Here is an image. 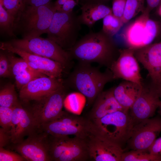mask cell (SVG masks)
Returning <instances> with one entry per match:
<instances>
[{"label": "cell", "instance_id": "obj_25", "mask_svg": "<svg viewBox=\"0 0 161 161\" xmlns=\"http://www.w3.org/2000/svg\"><path fill=\"white\" fill-rule=\"evenodd\" d=\"M15 18L0 3V30L1 34L15 36L14 32Z\"/></svg>", "mask_w": 161, "mask_h": 161}, {"label": "cell", "instance_id": "obj_2", "mask_svg": "<svg viewBox=\"0 0 161 161\" xmlns=\"http://www.w3.org/2000/svg\"><path fill=\"white\" fill-rule=\"evenodd\" d=\"M114 79L111 70L103 72L91 64L78 62L65 81L66 85L83 95L88 106L93 104L105 85Z\"/></svg>", "mask_w": 161, "mask_h": 161}, {"label": "cell", "instance_id": "obj_24", "mask_svg": "<svg viewBox=\"0 0 161 161\" xmlns=\"http://www.w3.org/2000/svg\"><path fill=\"white\" fill-rule=\"evenodd\" d=\"M121 161H161V155L148 151L131 150L123 152Z\"/></svg>", "mask_w": 161, "mask_h": 161}, {"label": "cell", "instance_id": "obj_26", "mask_svg": "<svg viewBox=\"0 0 161 161\" xmlns=\"http://www.w3.org/2000/svg\"><path fill=\"white\" fill-rule=\"evenodd\" d=\"M85 97L79 92H73L68 94L64 102V106L70 112L80 113L84 105Z\"/></svg>", "mask_w": 161, "mask_h": 161}, {"label": "cell", "instance_id": "obj_16", "mask_svg": "<svg viewBox=\"0 0 161 161\" xmlns=\"http://www.w3.org/2000/svg\"><path fill=\"white\" fill-rule=\"evenodd\" d=\"M86 140L89 160L94 161H121L124 152L119 145L93 133Z\"/></svg>", "mask_w": 161, "mask_h": 161}, {"label": "cell", "instance_id": "obj_17", "mask_svg": "<svg viewBox=\"0 0 161 161\" xmlns=\"http://www.w3.org/2000/svg\"><path fill=\"white\" fill-rule=\"evenodd\" d=\"M64 85L61 79L46 75L36 78L29 82L20 90L19 97L27 102L37 100L56 90Z\"/></svg>", "mask_w": 161, "mask_h": 161}, {"label": "cell", "instance_id": "obj_43", "mask_svg": "<svg viewBox=\"0 0 161 161\" xmlns=\"http://www.w3.org/2000/svg\"><path fill=\"white\" fill-rule=\"evenodd\" d=\"M159 89L160 91V94H161V82H160V84L159 86Z\"/></svg>", "mask_w": 161, "mask_h": 161}, {"label": "cell", "instance_id": "obj_8", "mask_svg": "<svg viewBox=\"0 0 161 161\" xmlns=\"http://www.w3.org/2000/svg\"><path fill=\"white\" fill-rule=\"evenodd\" d=\"M39 128L53 136L73 135L84 139L92 131V122L88 118L64 111L55 119Z\"/></svg>", "mask_w": 161, "mask_h": 161}, {"label": "cell", "instance_id": "obj_10", "mask_svg": "<svg viewBox=\"0 0 161 161\" xmlns=\"http://www.w3.org/2000/svg\"><path fill=\"white\" fill-rule=\"evenodd\" d=\"M7 148L15 150L29 161H51L49 154V134L38 128L27 138Z\"/></svg>", "mask_w": 161, "mask_h": 161}, {"label": "cell", "instance_id": "obj_34", "mask_svg": "<svg viewBox=\"0 0 161 161\" xmlns=\"http://www.w3.org/2000/svg\"><path fill=\"white\" fill-rule=\"evenodd\" d=\"M11 143L10 131L0 128V147H6Z\"/></svg>", "mask_w": 161, "mask_h": 161}, {"label": "cell", "instance_id": "obj_27", "mask_svg": "<svg viewBox=\"0 0 161 161\" xmlns=\"http://www.w3.org/2000/svg\"><path fill=\"white\" fill-rule=\"evenodd\" d=\"M145 0H127L125 10L122 20L123 23H127L131 19L145 9Z\"/></svg>", "mask_w": 161, "mask_h": 161}, {"label": "cell", "instance_id": "obj_28", "mask_svg": "<svg viewBox=\"0 0 161 161\" xmlns=\"http://www.w3.org/2000/svg\"><path fill=\"white\" fill-rule=\"evenodd\" d=\"M124 24L121 19L112 13L103 19L102 30L107 35L113 37L119 32Z\"/></svg>", "mask_w": 161, "mask_h": 161}, {"label": "cell", "instance_id": "obj_23", "mask_svg": "<svg viewBox=\"0 0 161 161\" xmlns=\"http://www.w3.org/2000/svg\"><path fill=\"white\" fill-rule=\"evenodd\" d=\"M19 102L13 84L9 83L0 91V106L13 108Z\"/></svg>", "mask_w": 161, "mask_h": 161}, {"label": "cell", "instance_id": "obj_1", "mask_svg": "<svg viewBox=\"0 0 161 161\" xmlns=\"http://www.w3.org/2000/svg\"><path fill=\"white\" fill-rule=\"evenodd\" d=\"M120 50L113 37L101 30L84 35L68 51L72 60L90 64L96 63L110 69L118 57Z\"/></svg>", "mask_w": 161, "mask_h": 161}, {"label": "cell", "instance_id": "obj_45", "mask_svg": "<svg viewBox=\"0 0 161 161\" xmlns=\"http://www.w3.org/2000/svg\"><path fill=\"white\" fill-rule=\"evenodd\" d=\"M2 0H0V2H2Z\"/></svg>", "mask_w": 161, "mask_h": 161}, {"label": "cell", "instance_id": "obj_35", "mask_svg": "<svg viewBox=\"0 0 161 161\" xmlns=\"http://www.w3.org/2000/svg\"><path fill=\"white\" fill-rule=\"evenodd\" d=\"M80 0H67L57 11L69 13L73 11L74 8L79 3Z\"/></svg>", "mask_w": 161, "mask_h": 161}, {"label": "cell", "instance_id": "obj_4", "mask_svg": "<svg viewBox=\"0 0 161 161\" xmlns=\"http://www.w3.org/2000/svg\"><path fill=\"white\" fill-rule=\"evenodd\" d=\"M91 122L93 133L122 148L129 138L134 125L127 110L117 111Z\"/></svg>", "mask_w": 161, "mask_h": 161}, {"label": "cell", "instance_id": "obj_40", "mask_svg": "<svg viewBox=\"0 0 161 161\" xmlns=\"http://www.w3.org/2000/svg\"><path fill=\"white\" fill-rule=\"evenodd\" d=\"M67 0H57L54 4L57 11L58 10L62 5Z\"/></svg>", "mask_w": 161, "mask_h": 161}, {"label": "cell", "instance_id": "obj_39", "mask_svg": "<svg viewBox=\"0 0 161 161\" xmlns=\"http://www.w3.org/2000/svg\"><path fill=\"white\" fill-rule=\"evenodd\" d=\"M110 0H80L79 2H89L106 4Z\"/></svg>", "mask_w": 161, "mask_h": 161}, {"label": "cell", "instance_id": "obj_3", "mask_svg": "<svg viewBox=\"0 0 161 161\" xmlns=\"http://www.w3.org/2000/svg\"><path fill=\"white\" fill-rule=\"evenodd\" d=\"M56 11L51 2L38 7L26 6L15 21L14 33L19 32L24 38L46 33Z\"/></svg>", "mask_w": 161, "mask_h": 161}, {"label": "cell", "instance_id": "obj_33", "mask_svg": "<svg viewBox=\"0 0 161 161\" xmlns=\"http://www.w3.org/2000/svg\"><path fill=\"white\" fill-rule=\"evenodd\" d=\"M127 0H112V8L113 14L122 19L124 12Z\"/></svg>", "mask_w": 161, "mask_h": 161}, {"label": "cell", "instance_id": "obj_14", "mask_svg": "<svg viewBox=\"0 0 161 161\" xmlns=\"http://www.w3.org/2000/svg\"><path fill=\"white\" fill-rule=\"evenodd\" d=\"M134 49L131 48L120 49L118 57L109 69L114 80L121 79L143 84L138 61L134 55Z\"/></svg>", "mask_w": 161, "mask_h": 161}, {"label": "cell", "instance_id": "obj_18", "mask_svg": "<svg viewBox=\"0 0 161 161\" xmlns=\"http://www.w3.org/2000/svg\"><path fill=\"white\" fill-rule=\"evenodd\" d=\"M38 128L27 108L22 106L20 102L13 107L10 131L11 144L21 142L25 136H28Z\"/></svg>", "mask_w": 161, "mask_h": 161}, {"label": "cell", "instance_id": "obj_32", "mask_svg": "<svg viewBox=\"0 0 161 161\" xmlns=\"http://www.w3.org/2000/svg\"><path fill=\"white\" fill-rule=\"evenodd\" d=\"M26 159L19 154L3 147H0V161H24Z\"/></svg>", "mask_w": 161, "mask_h": 161}, {"label": "cell", "instance_id": "obj_37", "mask_svg": "<svg viewBox=\"0 0 161 161\" xmlns=\"http://www.w3.org/2000/svg\"><path fill=\"white\" fill-rule=\"evenodd\" d=\"M52 0H25L26 6L38 7L51 2Z\"/></svg>", "mask_w": 161, "mask_h": 161}, {"label": "cell", "instance_id": "obj_13", "mask_svg": "<svg viewBox=\"0 0 161 161\" xmlns=\"http://www.w3.org/2000/svg\"><path fill=\"white\" fill-rule=\"evenodd\" d=\"M0 45L1 50L19 55L35 70L47 76L61 79L65 69L60 63L14 47L7 41L1 42Z\"/></svg>", "mask_w": 161, "mask_h": 161}, {"label": "cell", "instance_id": "obj_31", "mask_svg": "<svg viewBox=\"0 0 161 161\" xmlns=\"http://www.w3.org/2000/svg\"><path fill=\"white\" fill-rule=\"evenodd\" d=\"M13 76L10 62L6 54L1 51L0 53V76L7 78Z\"/></svg>", "mask_w": 161, "mask_h": 161}, {"label": "cell", "instance_id": "obj_41", "mask_svg": "<svg viewBox=\"0 0 161 161\" xmlns=\"http://www.w3.org/2000/svg\"><path fill=\"white\" fill-rule=\"evenodd\" d=\"M157 13L161 17V4L158 7Z\"/></svg>", "mask_w": 161, "mask_h": 161}, {"label": "cell", "instance_id": "obj_36", "mask_svg": "<svg viewBox=\"0 0 161 161\" xmlns=\"http://www.w3.org/2000/svg\"><path fill=\"white\" fill-rule=\"evenodd\" d=\"M148 151L153 154L161 155V137L155 140L149 148Z\"/></svg>", "mask_w": 161, "mask_h": 161}, {"label": "cell", "instance_id": "obj_38", "mask_svg": "<svg viewBox=\"0 0 161 161\" xmlns=\"http://www.w3.org/2000/svg\"><path fill=\"white\" fill-rule=\"evenodd\" d=\"M146 1L147 5L145 8L150 12L161 4V0H146Z\"/></svg>", "mask_w": 161, "mask_h": 161}, {"label": "cell", "instance_id": "obj_9", "mask_svg": "<svg viewBox=\"0 0 161 161\" xmlns=\"http://www.w3.org/2000/svg\"><path fill=\"white\" fill-rule=\"evenodd\" d=\"M64 85L34 103L27 109L32 116L37 128L58 117L63 111L65 99L67 95Z\"/></svg>", "mask_w": 161, "mask_h": 161}, {"label": "cell", "instance_id": "obj_5", "mask_svg": "<svg viewBox=\"0 0 161 161\" xmlns=\"http://www.w3.org/2000/svg\"><path fill=\"white\" fill-rule=\"evenodd\" d=\"M150 12L145 8L141 15L125 28L122 37L128 48L134 49L150 44L160 33V21L150 18Z\"/></svg>", "mask_w": 161, "mask_h": 161}, {"label": "cell", "instance_id": "obj_15", "mask_svg": "<svg viewBox=\"0 0 161 161\" xmlns=\"http://www.w3.org/2000/svg\"><path fill=\"white\" fill-rule=\"evenodd\" d=\"M134 54L148 72L151 82L159 89L161 81V42L134 49Z\"/></svg>", "mask_w": 161, "mask_h": 161}, {"label": "cell", "instance_id": "obj_21", "mask_svg": "<svg viewBox=\"0 0 161 161\" xmlns=\"http://www.w3.org/2000/svg\"><path fill=\"white\" fill-rule=\"evenodd\" d=\"M143 84L124 80L113 88V95L123 108L129 110L140 95Z\"/></svg>", "mask_w": 161, "mask_h": 161}, {"label": "cell", "instance_id": "obj_19", "mask_svg": "<svg viewBox=\"0 0 161 161\" xmlns=\"http://www.w3.org/2000/svg\"><path fill=\"white\" fill-rule=\"evenodd\" d=\"M4 51L10 62L16 86L19 90L31 80L46 75L32 68L22 58L15 56L14 53L11 52Z\"/></svg>", "mask_w": 161, "mask_h": 161}, {"label": "cell", "instance_id": "obj_20", "mask_svg": "<svg viewBox=\"0 0 161 161\" xmlns=\"http://www.w3.org/2000/svg\"><path fill=\"white\" fill-rule=\"evenodd\" d=\"M119 110L129 111L118 103L113 95V88H112L103 91L98 95L93 103L88 118L93 121Z\"/></svg>", "mask_w": 161, "mask_h": 161}, {"label": "cell", "instance_id": "obj_42", "mask_svg": "<svg viewBox=\"0 0 161 161\" xmlns=\"http://www.w3.org/2000/svg\"><path fill=\"white\" fill-rule=\"evenodd\" d=\"M159 112L160 114L161 115V98L160 103V104L159 106Z\"/></svg>", "mask_w": 161, "mask_h": 161}, {"label": "cell", "instance_id": "obj_12", "mask_svg": "<svg viewBox=\"0 0 161 161\" xmlns=\"http://www.w3.org/2000/svg\"><path fill=\"white\" fill-rule=\"evenodd\" d=\"M161 97L159 89L151 82L147 85L143 83L140 95L129 110L134 125L154 116L159 108Z\"/></svg>", "mask_w": 161, "mask_h": 161}, {"label": "cell", "instance_id": "obj_7", "mask_svg": "<svg viewBox=\"0 0 161 161\" xmlns=\"http://www.w3.org/2000/svg\"><path fill=\"white\" fill-rule=\"evenodd\" d=\"M13 46L26 52L47 58L61 64L65 69L72 65L69 52L52 40L40 37L14 39L7 41Z\"/></svg>", "mask_w": 161, "mask_h": 161}, {"label": "cell", "instance_id": "obj_30", "mask_svg": "<svg viewBox=\"0 0 161 161\" xmlns=\"http://www.w3.org/2000/svg\"><path fill=\"white\" fill-rule=\"evenodd\" d=\"M13 108L0 106V125L1 127L10 131L12 128Z\"/></svg>", "mask_w": 161, "mask_h": 161}, {"label": "cell", "instance_id": "obj_6", "mask_svg": "<svg viewBox=\"0 0 161 161\" xmlns=\"http://www.w3.org/2000/svg\"><path fill=\"white\" fill-rule=\"evenodd\" d=\"M82 24L79 16L73 11H56L46 33L47 38L68 51L78 41Z\"/></svg>", "mask_w": 161, "mask_h": 161}, {"label": "cell", "instance_id": "obj_11", "mask_svg": "<svg viewBox=\"0 0 161 161\" xmlns=\"http://www.w3.org/2000/svg\"><path fill=\"white\" fill-rule=\"evenodd\" d=\"M161 132V117L144 120L134 126L128 146L131 150L148 151Z\"/></svg>", "mask_w": 161, "mask_h": 161}, {"label": "cell", "instance_id": "obj_22", "mask_svg": "<svg viewBox=\"0 0 161 161\" xmlns=\"http://www.w3.org/2000/svg\"><path fill=\"white\" fill-rule=\"evenodd\" d=\"M81 13L79 16L82 24L92 28L98 21L112 13V8L106 4L89 2H80Z\"/></svg>", "mask_w": 161, "mask_h": 161}, {"label": "cell", "instance_id": "obj_44", "mask_svg": "<svg viewBox=\"0 0 161 161\" xmlns=\"http://www.w3.org/2000/svg\"><path fill=\"white\" fill-rule=\"evenodd\" d=\"M161 23V21H160ZM159 39H161V30L160 32V33L158 37Z\"/></svg>", "mask_w": 161, "mask_h": 161}, {"label": "cell", "instance_id": "obj_29", "mask_svg": "<svg viewBox=\"0 0 161 161\" xmlns=\"http://www.w3.org/2000/svg\"><path fill=\"white\" fill-rule=\"evenodd\" d=\"M1 4L15 21L26 6L25 0H2Z\"/></svg>", "mask_w": 161, "mask_h": 161}]
</instances>
